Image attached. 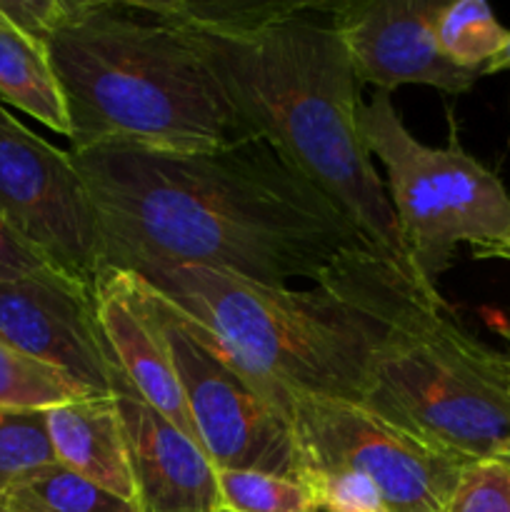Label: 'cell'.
I'll return each mask as SVG.
<instances>
[{"label": "cell", "mask_w": 510, "mask_h": 512, "mask_svg": "<svg viewBox=\"0 0 510 512\" xmlns=\"http://www.w3.org/2000/svg\"><path fill=\"white\" fill-rule=\"evenodd\" d=\"M43 413L55 463L135 503L128 438L115 395H88Z\"/></svg>", "instance_id": "cell-14"}, {"label": "cell", "mask_w": 510, "mask_h": 512, "mask_svg": "<svg viewBox=\"0 0 510 512\" xmlns=\"http://www.w3.org/2000/svg\"><path fill=\"white\" fill-rule=\"evenodd\" d=\"M438 0H365L338 3L335 23L360 83L378 90L430 85L465 93L480 73L450 63L438 45Z\"/></svg>", "instance_id": "cell-11"}, {"label": "cell", "mask_w": 510, "mask_h": 512, "mask_svg": "<svg viewBox=\"0 0 510 512\" xmlns=\"http://www.w3.org/2000/svg\"><path fill=\"white\" fill-rule=\"evenodd\" d=\"M293 438L298 475L353 470L378 488L388 512H445L465 468L348 400L295 395Z\"/></svg>", "instance_id": "cell-9"}, {"label": "cell", "mask_w": 510, "mask_h": 512, "mask_svg": "<svg viewBox=\"0 0 510 512\" xmlns=\"http://www.w3.org/2000/svg\"><path fill=\"white\" fill-rule=\"evenodd\" d=\"M0 338L90 393L115 395L118 373L100 335L95 298L60 275L0 280Z\"/></svg>", "instance_id": "cell-10"}, {"label": "cell", "mask_w": 510, "mask_h": 512, "mask_svg": "<svg viewBox=\"0 0 510 512\" xmlns=\"http://www.w3.org/2000/svg\"><path fill=\"white\" fill-rule=\"evenodd\" d=\"M358 125L370 155L385 168V190L418 285L430 298H443L440 275L460 245L480 253L510 238V193L455 140L445 148L420 143L385 90L360 103Z\"/></svg>", "instance_id": "cell-6"}, {"label": "cell", "mask_w": 510, "mask_h": 512, "mask_svg": "<svg viewBox=\"0 0 510 512\" xmlns=\"http://www.w3.org/2000/svg\"><path fill=\"white\" fill-rule=\"evenodd\" d=\"M220 512H225V510H220Z\"/></svg>", "instance_id": "cell-30"}, {"label": "cell", "mask_w": 510, "mask_h": 512, "mask_svg": "<svg viewBox=\"0 0 510 512\" xmlns=\"http://www.w3.org/2000/svg\"><path fill=\"white\" fill-rule=\"evenodd\" d=\"M8 115H10V113H8V110H5V108H3V105H0V123H3V120H5V118H8Z\"/></svg>", "instance_id": "cell-28"}, {"label": "cell", "mask_w": 510, "mask_h": 512, "mask_svg": "<svg viewBox=\"0 0 510 512\" xmlns=\"http://www.w3.org/2000/svg\"><path fill=\"white\" fill-rule=\"evenodd\" d=\"M145 288L210 463L218 470H260L298 480L293 395L255 373L220 335L158 290L148 283Z\"/></svg>", "instance_id": "cell-7"}, {"label": "cell", "mask_w": 510, "mask_h": 512, "mask_svg": "<svg viewBox=\"0 0 510 512\" xmlns=\"http://www.w3.org/2000/svg\"><path fill=\"white\" fill-rule=\"evenodd\" d=\"M498 333H500V338L508 343V350L493 348V363H495V368H498V373L503 375L505 383L510 385V323H500Z\"/></svg>", "instance_id": "cell-24"}, {"label": "cell", "mask_w": 510, "mask_h": 512, "mask_svg": "<svg viewBox=\"0 0 510 512\" xmlns=\"http://www.w3.org/2000/svg\"><path fill=\"white\" fill-rule=\"evenodd\" d=\"M70 148L220 150L258 135L163 0H60L45 35Z\"/></svg>", "instance_id": "cell-3"}, {"label": "cell", "mask_w": 510, "mask_h": 512, "mask_svg": "<svg viewBox=\"0 0 510 512\" xmlns=\"http://www.w3.org/2000/svg\"><path fill=\"white\" fill-rule=\"evenodd\" d=\"M358 405L463 465L495 460L510 438V385L493 348L408 278L393 285Z\"/></svg>", "instance_id": "cell-5"}, {"label": "cell", "mask_w": 510, "mask_h": 512, "mask_svg": "<svg viewBox=\"0 0 510 512\" xmlns=\"http://www.w3.org/2000/svg\"><path fill=\"white\" fill-rule=\"evenodd\" d=\"M88 395L95 393L0 338V408L48 410Z\"/></svg>", "instance_id": "cell-18"}, {"label": "cell", "mask_w": 510, "mask_h": 512, "mask_svg": "<svg viewBox=\"0 0 510 512\" xmlns=\"http://www.w3.org/2000/svg\"><path fill=\"white\" fill-rule=\"evenodd\" d=\"M140 512H220L215 465L198 443L115 380Z\"/></svg>", "instance_id": "cell-13"}, {"label": "cell", "mask_w": 510, "mask_h": 512, "mask_svg": "<svg viewBox=\"0 0 510 512\" xmlns=\"http://www.w3.org/2000/svg\"><path fill=\"white\" fill-rule=\"evenodd\" d=\"M0 100L70 138V120L48 48L0 10Z\"/></svg>", "instance_id": "cell-15"}, {"label": "cell", "mask_w": 510, "mask_h": 512, "mask_svg": "<svg viewBox=\"0 0 510 512\" xmlns=\"http://www.w3.org/2000/svg\"><path fill=\"white\" fill-rule=\"evenodd\" d=\"M220 510L225 512H315L308 488L295 478L260 470H218Z\"/></svg>", "instance_id": "cell-19"}, {"label": "cell", "mask_w": 510, "mask_h": 512, "mask_svg": "<svg viewBox=\"0 0 510 512\" xmlns=\"http://www.w3.org/2000/svg\"><path fill=\"white\" fill-rule=\"evenodd\" d=\"M70 155L98 213L105 268L193 265L283 288L318 285L368 248L263 138L195 153L100 143Z\"/></svg>", "instance_id": "cell-1"}, {"label": "cell", "mask_w": 510, "mask_h": 512, "mask_svg": "<svg viewBox=\"0 0 510 512\" xmlns=\"http://www.w3.org/2000/svg\"><path fill=\"white\" fill-rule=\"evenodd\" d=\"M95 318L118 383L198 443L178 370L143 280L130 270H105L95 288Z\"/></svg>", "instance_id": "cell-12"}, {"label": "cell", "mask_w": 510, "mask_h": 512, "mask_svg": "<svg viewBox=\"0 0 510 512\" xmlns=\"http://www.w3.org/2000/svg\"><path fill=\"white\" fill-rule=\"evenodd\" d=\"M315 512H320V510H318V508H315Z\"/></svg>", "instance_id": "cell-29"}, {"label": "cell", "mask_w": 510, "mask_h": 512, "mask_svg": "<svg viewBox=\"0 0 510 512\" xmlns=\"http://www.w3.org/2000/svg\"><path fill=\"white\" fill-rule=\"evenodd\" d=\"M203 45L230 103L415 288L398 218L360 135V78L338 3L163 0ZM423 290V288H420Z\"/></svg>", "instance_id": "cell-2"}, {"label": "cell", "mask_w": 510, "mask_h": 512, "mask_svg": "<svg viewBox=\"0 0 510 512\" xmlns=\"http://www.w3.org/2000/svg\"><path fill=\"white\" fill-rule=\"evenodd\" d=\"M48 273H53V270H50L28 245L20 243L18 235H15L13 230L8 228V223L0 218V280L30 278V275Z\"/></svg>", "instance_id": "cell-23"}, {"label": "cell", "mask_w": 510, "mask_h": 512, "mask_svg": "<svg viewBox=\"0 0 510 512\" xmlns=\"http://www.w3.org/2000/svg\"><path fill=\"white\" fill-rule=\"evenodd\" d=\"M510 30L498 23L495 13L483 0H455L445 3L438 18V45L445 58L463 70L483 68L508 43Z\"/></svg>", "instance_id": "cell-17"}, {"label": "cell", "mask_w": 510, "mask_h": 512, "mask_svg": "<svg viewBox=\"0 0 510 512\" xmlns=\"http://www.w3.org/2000/svg\"><path fill=\"white\" fill-rule=\"evenodd\" d=\"M478 258H498V260H510V238L503 240V243L493 245V248L488 250H480V253H475Z\"/></svg>", "instance_id": "cell-26"}, {"label": "cell", "mask_w": 510, "mask_h": 512, "mask_svg": "<svg viewBox=\"0 0 510 512\" xmlns=\"http://www.w3.org/2000/svg\"><path fill=\"white\" fill-rule=\"evenodd\" d=\"M320 512H388L368 478L345 468H305L298 475Z\"/></svg>", "instance_id": "cell-21"}, {"label": "cell", "mask_w": 510, "mask_h": 512, "mask_svg": "<svg viewBox=\"0 0 510 512\" xmlns=\"http://www.w3.org/2000/svg\"><path fill=\"white\" fill-rule=\"evenodd\" d=\"M495 463H500V465H505V468H510V438H508V443L503 445V450H500V453H498Z\"/></svg>", "instance_id": "cell-27"}, {"label": "cell", "mask_w": 510, "mask_h": 512, "mask_svg": "<svg viewBox=\"0 0 510 512\" xmlns=\"http://www.w3.org/2000/svg\"><path fill=\"white\" fill-rule=\"evenodd\" d=\"M53 463L43 410L0 408V503L20 480Z\"/></svg>", "instance_id": "cell-20"}, {"label": "cell", "mask_w": 510, "mask_h": 512, "mask_svg": "<svg viewBox=\"0 0 510 512\" xmlns=\"http://www.w3.org/2000/svg\"><path fill=\"white\" fill-rule=\"evenodd\" d=\"M0 512H140L63 465L53 463L20 480L0 503Z\"/></svg>", "instance_id": "cell-16"}, {"label": "cell", "mask_w": 510, "mask_h": 512, "mask_svg": "<svg viewBox=\"0 0 510 512\" xmlns=\"http://www.w3.org/2000/svg\"><path fill=\"white\" fill-rule=\"evenodd\" d=\"M445 512H510V468L495 460L465 465Z\"/></svg>", "instance_id": "cell-22"}, {"label": "cell", "mask_w": 510, "mask_h": 512, "mask_svg": "<svg viewBox=\"0 0 510 512\" xmlns=\"http://www.w3.org/2000/svg\"><path fill=\"white\" fill-rule=\"evenodd\" d=\"M130 273L220 335L243 363L293 398L348 403H358L370 353L385 330L388 298L405 278L368 248L308 290L193 265H143Z\"/></svg>", "instance_id": "cell-4"}, {"label": "cell", "mask_w": 510, "mask_h": 512, "mask_svg": "<svg viewBox=\"0 0 510 512\" xmlns=\"http://www.w3.org/2000/svg\"><path fill=\"white\" fill-rule=\"evenodd\" d=\"M500 70H510V38H508V43L503 45V50H500V53L495 55V58L490 60L488 65H485V68H483V75L500 73Z\"/></svg>", "instance_id": "cell-25"}, {"label": "cell", "mask_w": 510, "mask_h": 512, "mask_svg": "<svg viewBox=\"0 0 510 512\" xmlns=\"http://www.w3.org/2000/svg\"><path fill=\"white\" fill-rule=\"evenodd\" d=\"M0 218L53 273L95 298L105 240L70 150L55 148L13 115L0 123Z\"/></svg>", "instance_id": "cell-8"}]
</instances>
